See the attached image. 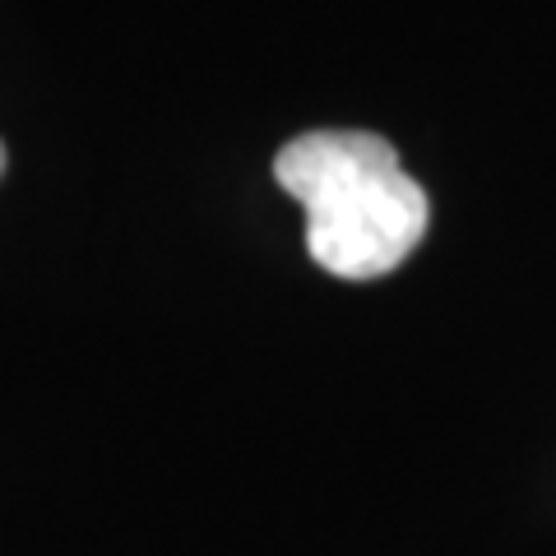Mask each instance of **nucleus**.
<instances>
[{
    "label": "nucleus",
    "mask_w": 556,
    "mask_h": 556,
    "mask_svg": "<svg viewBox=\"0 0 556 556\" xmlns=\"http://www.w3.org/2000/svg\"><path fill=\"white\" fill-rule=\"evenodd\" d=\"M274 181L306 214V255L325 274L367 283L394 274L431 223V200L390 139L371 130H306L274 159Z\"/></svg>",
    "instance_id": "obj_1"
},
{
    "label": "nucleus",
    "mask_w": 556,
    "mask_h": 556,
    "mask_svg": "<svg viewBox=\"0 0 556 556\" xmlns=\"http://www.w3.org/2000/svg\"><path fill=\"white\" fill-rule=\"evenodd\" d=\"M0 172H5V144H0Z\"/></svg>",
    "instance_id": "obj_2"
}]
</instances>
